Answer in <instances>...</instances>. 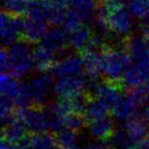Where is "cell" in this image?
<instances>
[{"instance_id":"484cf974","label":"cell","mask_w":149,"mask_h":149,"mask_svg":"<svg viewBox=\"0 0 149 149\" xmlns=\"http://www.w3.org/2000/svg\"><path fill=\"white\" fill-rule=\"evenodd\" d=\"M106 6L109 8L110 11H113L116 9L125 7L127 4V0H106Z\"/></svg>"},{"instance_id":"ac0fdd59","label":"cell","mask_w":149,"mask_h":149,"mask_svg":"<svg viewBox=\"0 0 149 149\" xmlns=\"http://www.w3.org/2000/svg\"><path fill=\"white\" fill-rule=\"evenodd\" d=\"M34 60H35L36 68L41 74L49 72L56 63L54 54L44 48L42 45H39L34 51Z\"/></svg>"},{"instance_id":"7402d4cb","label":"cell","mask_w":149,"mask_h":149,"mask_svg":"<svg viewBox=\"0 0 149 149\" xmlns=\"http://www.w3.org/2000/svg\"><path fill=\"white\" fill-rule=\"evenodd\" d=\"M107 143L110 147L114 149H131L136 145L135 141L126 131V129L124 130L118 129V130L114 131L113 135L108 140Z\"/></svg>"},{"instance_id":"d6986e66","label":"cell","mask_w":149,"mask_h":149,"mask_svg":"<svg viewBox=\"0 0 149 149\" xmlns=\"http://www.w3.org/2000/svg\"><path fill=\"white\" fill-rule=\"evenodd\" d=\"M0 83H1V94L6 97L10 98L13 100V102L17 100L19 97V93L22 90V85L23 84L19 83L15 78L10 76L7 72H1V77H0Z\"/></svg>"},{"instance_id":"ffe728a7","label":"cell","mask_w":149,"mask_h":149,"mask_svg":"<svg viewBox=\"0 0 149 149\" xmlns=\"http://www.w3.org/2000/svg\"><path fill=\"white\" fill-rule=\"evenodd\" d=\"M110 108L108 107L106 104H104L102 101H100L99 99L94 96L91 99L89 100L87 106H86L85 109V116L86 120H87V124L91 120H98V118H105L108 116V112H109Z\"/></svg>"},{"instance_id":"2e32d148","label":"cell","mask_w":149,"mask_h":149,"mask_svg":"<svg viewBox=\"0 0 149 149\" xmlns=\"http://www.w3.org/2000/svg\"><path fill=\"white\" fill-rule=\"evenodd\" d=\"M68 5L81 23L93 21L97 5L95 0H68Z\"/></svg>"},{"instance_id":"603a6c76","label":"cell","mask_w":149,"mask_h":149,"mask_svg":"<svg viewBox=\"0 0 149 149\" xmlns=\"http://www.w3.org/2000/svg\"><path fill=\"white\" fill-rule=\"evenodd\" d=\"M79 133L80 132L68 128L62 129L56 133V140L58 144H60L66 149H79V146H78Z\"/></svg>"},{"instance_id":"277c9868","label":"cell","mask_w":149,"mask_h":149,"mask_svg":"<svg viewBox=\"0 0 149 149\" xmlns=\"http://www.w3.org/2000/svg\"><path fill=\"white\" fill-rule=\"evenodd\" d=\"M26 19L23 15H13L5 10L1 13V37L3 47L23 39Z\"/></svg>"},{"instance_id":"44dd1931","label":"cell","mask_w":149,"mask_h":149,"mask_svg":"<svg viewBox=\"0 0 149 149\" xmlns=\"http://www.w3.org/2000/svg\"><path fill=\"white\" fill-rule=\"evenodd\" d=\"M26 129H27L26 126L21 120H17V122L8 125V126L2 127L1 137L7 142L17 144V143L21 142L26 137V135H27Z\"/></svg>"},{"instance_id":"836d02e7","label":"cell","mask_w":149,"mask_h":149,"mask_svg":"<svg viewBox=\"0 0 149 149\" xmlns=\"http://www.w3.org/2000/svg\"><path fill=\"white\" fill-rule=\"evenodd\" d=\"M146 86L148 87V89H149V78H148V80L146 81Z\"/></svg>"},{"instance_id":"8fae6325","label":"cell","mask_w":149,"mask_h":149,"mask_svg":"<svg viewBox=\"0 0 149 149\" xmlns=\"http://www.w3.org/2000/svg\"><path fill=\"white\" fill-rule=\"evenodd\" d=\"M56 144V136L45 132L27 134L19 142L23 149H53Z\"/></svg>"},{"instance_id":"5b68a950","label":"cell","mask_w":149,"mask_h":149,"mask_svg":"<svg viewBox=\"0 0 149 149\" xmlns=\"http://www.w3.org/2000/svg\"><path fill=\"white\" fill-rule=\"evenodd\" d=\"M123 46L130 56L131 63L149 72V46L146 40L130 35L124 38Z\"/></svg>"},{"instance_id":"e0dca14e","label":"cell","mask_w":149,"mask_h":149,"mask_svg":"<svg viewBox=\"0 0 149 149\" xmlns=\"http://www.w3.org/2000/svg\"><path fill=\"white\" fill-rule=\"evenodd\" d=\"M48 22L37 21L27 17L24 29L23 39L27 40L28 42L34 44L39 42L44 38L46 33L48 32Z\"/></svg>"},{"instance_id":"7a4b0ae2","label":"cell","mask_w":149,"mask_h":149,"mask_svg":"<svg viewBox=\"0 0 149 149\" xmlns=\"http://www.w3.org/2000/svg\"><path fill=\"white\" fill-rule=\"evenodd\" d=\"M32 45L27 40L21 39L8 46V65L6 72H7L15 79L27 76L35 65Z\"/></svg>"},{"instance_id":"3957f363","label":"cell","mask_w":149,"mask_h":149,"mask_svg":"<svg viewBox=\"0 0 149 149\" xmlns=\"http://www.w3.org/2000/svg\"><path fill=\"white\" fill-rule=\"evenodd\" d=\"M17 116L26 128L33 133L51 130L52 113L45 106L31 105L28 107H17Z\"/></svg>"},{"instance_id":"30bf717a","label":"cell","mask_w":149,"mask_h":149,"mask_svg":"<svg viewBox=\"0 0 149 149\" xmlns=\"http://www.w3.org/2000/svg\"><path fill=\"white\" fill-rule=\"evenodd\" d=\"M84 68L83 59L79 56H68L57 61L50 70V74L56 78L74 76L82 72Z\"/></svg>"},{"instance_id":"7c38bea8","label":"cell","mask_w":149,"mask_h":149,"mask_svg":"<svg viewBox=\"0 0 149 149\" xmlns=\"http://www.w3.org/2000/svg\"><path fill=\"white\" fill-rule=\"evenodd\" d=\"M112 116L118 122H124L129 120L135 116L136 113L140 112V106L130 97L127 95V93L122 94L118 98V102L111 109Z\"/></svg>"},{"instance_id":"d4e9b609","label":"cell","mask_w":149,"mask_h":149,"mask_svg":"<svg viewBox=\"0 0 149 149\" xmlns=\"http://www.w3.org/2000/svg\"><path fill=\"white\" fill-rule=\"evenodd\" d=\"M130 10L133 15L145 19L149 15V0H131Z\"/></svg>"},{"instance_id":"4fadbf2b","label":"cell","mask_w":149,"mask_h":149,"mask_svg":"<svg viewBox=\"0 0 149 149\" xmlns=\"http://www.w3.org/2000/svg\"><path fill=\"white\" fill-rule=\"evenodd\" d=\"M94 33L85 24H80L79 26L68 33V44L76 51L80 52L85 49L91 42Z\"/></svg>"},{"instance_id":"4316f807","label":"cell","mask_w":149,"mask_h":149,"mask_svg":"<svg viewBox=\"0 0 149 149\" xmlns=\"http://www.w3.org/2000/svg\"><path fill=\"white\" fill-rule=\"evenodd\" d=\"M83 149H113V148L110 147L107 142H101L100 144H96V145H87Z\"/></svg>"},{"instance_id":"52a82bcc","label":"cell","mask_w":149,"mask_h":149,"mask_svg":"<svg viewBox=\"0 0 149 149\" xmlns=\"http://www.w3.org/2000/svg\"><path fill=\"white\" fill-rule=\"evenodd\" d=\"M28 87L31 94L32 103H33L32 105L45 106L50 96V92L53 90L51 74H42L41 76L34 78L28 84Z\"/></svg>"},{"instance_id":"d590c367","label":"cell","mask_w":149,"mask_h":149,"mask_svg":"<svg viewBox=\"0 0 149 149\" xmlns=\"http://www.w3.org/2000/svg\"><path fill=\"white\" fill-rule=\"evenodd\" d=\"M147 101H148V103H149V96H148V100H147Z\"/></svg>"},{"instance_id":"8992f818","label":"cell","mask_w":149,"mask_h":149,"mask_svg":"<svg viewBox=\"0 0 149 149\" xmlns=\"http://www.w3.org/2000/svg\"><path fill=\"white\" fill-rule=\"evenodd\" d=\"M89 84V80L86 72L57 78L53 85V91L59 97L72 95L80 92H84Z\"/></svg>"},{"instance_id":"83f0119b","label":"cell","mask_w":149,"mask_h":149,"mask_svg":"<svg viewBox=\"0 0 149 149\" xmlns=\"http://www.w3.org/2000/svg\"><path fill=\"white\" fill-rule=\"evenodd\" d=\"M142 34L144 37L149 36V15L143 19L142 21Z\"/></svg>"},{"instance_id":"f1b7e54d","label":"cell","mask_w":149,"mask_h":149,"mask_svg":"<svg viewBox=\"0 0 149 149\" xmlns=\"http://www.w3.org/2000/svg\"><path fill=\"white\" fill-rule=\"evenodd\" d=\"M136 149H149V136L145 137L142 141H140L139 143H137Z\"/></svg>"},{"instance_id":"5bb4252c","label":"cell","mask_w":149,"mask_h":149,"mask_svg":"<svg viewBox=\"0 0 149 149\" xmlns=\"http://www.w3.org/2000/svg\"><path fill=\"white\" fill-rule=\"evenodd\" d=\"M125 129L137 144L140 141H142L145 137L148 136L149 125L143 113L138 112L126 120Z\"/></svg>"},{"instance_id":"e575fe53","label":"cell","mask_w":149,"mask_h":149,"mask_svg":"<svg viewBox=\"0 0 149 149\" xmlns=\"http://www.w3.org/2000/svg\"><path fill=\"white\" fill-rule=\"evenodd\" d=\"M131 149H136V147H133V148H131Z\"/></svg>"},{"instance_id":"9a60e30c","label":"cell","mask_w":149,"mask_h":149,"mask_svg":"<svg viewBox=\"0 0 149 149\" xmlns=\"http://www.w3.org/2000/svg\"><path fill=\"white\" fill-rule=\"evenodd\" d=\"M87 128L90 134L101 142H108L116 131L112 120L106 116L89 122L87 124Z\"/></svg>"},{"instance_id":"6da1fadb","label":"cell","mask_w":149,"mask_h":149,"mask_svg":"<svg viewBox=\"0 0 149 149\" xmlns=\"http://www.w3.org/2000/svg\"><path fill=\"white\" fill-rule=\"evenodd\" d=\"M131 64V58L124 46L104 43L100 48V72L105 78L123 81L125 72Z\"/></svg>"},{"instance_id":"ba28073f","label":"cell","mask_w":149,"mask_h":149,"mask_svg":"<svg viewBox=\"0 0 149 149\" xmlns=\"http://www.w3.org/2000/svg\"><path fill=\"white\" fill-rule=\"evenodd\" d=\"M132 15L133 13L130 9H127L126 6L111 11L107 19L110 31L122 38L130 36L134 26Z\"/></svg>"},{"instance_id":"4dcf8cb0","label":"cell","mask_w":149,"mask_h":149,"mask_svg":"<svg viewBox=\"0 0 149 149\" xmlns=\"http://www.w3.org/2000/svg\"><path fill=\"white\" fill-rule=\"evenodd\" d=\"M53 149H66V148H64L63 146H61V145H60V144H58V143H57V144H56V146L54 147Z\"/></svg>"},{"instance_id":"cb8c5ba5","label":"cell","mask_w":149,"mask_h":149,"mask_svg":"<svg viewBox=\"0 0 149 149\" xmlns=\"http://www.w3.org/2000/svg\"><path fill=\"white\" fill-rule=\"evenodd\" d=\"M30 0H2V10L13 15H25Z\"/></svg>"},{"instance_id":"9c48e42d","label":"cell","mask_w":149,"mask_h":149,"mask_svg":"<svg viewBox=\"0 0 149 149\" xmlns=\"http://www.w3.org/2000/svg\"><path fill=\"white\" fill-rule=\"evenodd\" d=\"M40 45L44 48L49 50L50 52L55 54H63L66 50L68 44V33L62 28H53L48 30L46 35L42 39Z\"/></svg>"},{"instance_id":"f546056e","label":"cell","mask_w":149,"mask_h":149,"mask_svg":"<svg viewBox=\"0 0 149 149\" xmlns=\"http://www.w3.org/2000/svg\"><path fill=\"white\" fill-rule=\"evenodd\" d=\"M143 116H144V118H146L147 123H148L149 125V103L147 106H145L144 107V111H143Z\"/></svg>"},{"instance_id":"1f68e13d","label":"cell","mask_w":149,"mask_h":149,"mask_svg":"<svg viewBox=\"0 0 149 149\" xmlns=\"http://www.w3.org/2000/svg\"><path fill=\"white\" fill-rule=\"evenodd\" d=\"M96 3L97 4H101V3H105L106 2V0H95Z\"/></svg>"},{"instance_id":"d6a6232c","label":"cell","mask_w":149,"mask_h":149,"mask_svg":"<svg viewBox=\"0 0 149 149\" xmlns=\"http://www.w3.org/2000/svg\"><path fill=\"white\" fill-rule=\"evenodd\" d=\"M144 38H145V40H146L147 44H148V46H149V36H147V37H144Z\"/></svg>"}]
</instances>
